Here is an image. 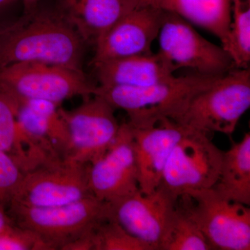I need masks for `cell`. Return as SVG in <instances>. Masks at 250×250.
Listing matches in <instances>:
<instances>
[{"mask_svg":"<svg viewBox=\"0 0 250 250\" xmlns=\"http://www.w3.org/2000/svg\"><path fill=\"white\" fill-rule=\"evenodd\" d=\"M220 76L197 73L182 77L173 75L143 87L99 85L93 95L104 99L115 109L126 112L129 116L128 123L137 126L159 118H169L187 99L209 85Z\"/></svg>","mask_w":250,"mask_h":250,"instance_id":"obj_3","label":"cell"},{"mask_svg":"<svg viewBox=\"0 0 250 250\" xmlns=\"http://www.w3.org/2000/svg\"><path fill=\"white\" fill-rule=\"evenodd\" d=\"M24 6V14L31 12L38 8L39 0H22Z\"/></svg>","mask_w":250,"mask_h":250,"instance_id":"obj_27","label":"cell"},{"mask_svg":"<svg viewBox=\"0 0 250 250\" xmlns=\"http://www.w3.org/2000/svg\"><path fill=\"white\" fill-rule=\"evenodd\" d=\"M6 211L13 223L35 233L50 250H62L108 218L107 202L93 195L54 207L10 205Z\"/></svg>","mask_w":250,"mask_h":250,"instance_id":"obj_4","label":"cell"},{"mask_svg":"<svg viewBox=\"0 0 250 250\" xmlns=\"http://www.w3.org/2000/svg\"><path fill=\"white\" fill-rule=\"evenodd\" d=\"M0 150L9 154L24 174L56 159L24 134L18 124L16 101L1 88Z\"/></svg>","mask_w":250,"mask_h":250,"instance_id":"obj_19","label":"cell"},{"mask_svg":"<svg viewBox=\"0 0 250 250\" xmlns=\"http://www.w3.org/2000/svg\"><path fill=\"white\" fill-rule=\"evenodd\" d=\"M88 188L98 200L112 202L140 191L132 131L121 125L107 149L88 167Z\"/></svg>","mask_w":250,"mask_h":250,"instance_id":"obj_11","label":"cell"},{"mask_svg":"<svg viewBox=\"0 0 250 250\" xmlns=\"http://www.w3.org/2000/svg\"><path fill=\"white\" fill-rule=\"evenodd\" d=\"M12 222L7 211L4 208H0V233L4 229L7 225Z\"/></svg>","mask_w":250,"mask_h":250,"instance_id":"obj_26","label":"cell"},{"mask_svg":"<svg viewBox=\"0 0 250 250\" xmlns=\"http://www.w3.org/2000/svg\"><path fill=\"white\" fill-rule=\"evenodd\" d=\"M100 85L146 86L173 76L177 70L159 52L93 62Z\"/></svg>","mask_w":250,"mask_h":250,"instance_id":"obj_17","label":"cell"},{"mask_svg":"<svg viewBox=\"0 0 250 250\" xmlns=\"http://www.w3.org/2000/svg\"><path fill=\"white\" fill-rule=\"evenodd\" d=\"M13 98L17 106L18 124L24 134L51 156L66 157L68 132L59 105L45 100Z\"/></svg>","mask_w":250,"mask_h":250,"instance_id":"obj_15","label":"cell"},{"mask_svg":"<svg viewBox=\"0 0 250 250\" xmlns=\"http://www.w3.org/2000/svg\"><path fill=\"white\" fill-rule=\"evenodd\" d=\"M96 86L82 70L59 65L21 62L0 67V88L14 98L59 105L73 97L93 96Z\"/></svg>","mask_w":250,"mask_h":250,"instance_id":"obj_5","label":"cell"},{"mask_svg":"<svg viewBox=\"0 0 250 250\" xmlns=\"http://www.w3.org/2000/svg\"><path fill=\"white\" fill-rule=\"evenodd\" d=\"M24 172L14 159L0 150V208L7 210L22 182Z\"/></svg>","mask_w":250,"mask_h":250,"instance_id":"obj_25","label":"cell"},{"mask_svg":"<svg viewBox=\"0 0 250 250\" xmlns=\"http://www.w3.org/2000/svg\"><path fill=\"white\" fill-rule=\"evenodd\" d=\"M93 240L94 250H151L146 243L108 218L97 224L93 229Z\"/></svg>","mask_w":250,"mask_h":250,"instance_id":"obj_23","label":"cell"},{"mask_svg":"<svg viewBox=\"0 0 250 250\" xmlns=\"http://www.w3.org/2000/svg\"><path fill=\"white\" fill-rule=\"evenodd\" d=\"M233 201L250 205V133L223 152L220 176L212 188Z\"/></svg>","mask_w":250,"mask_h":250,"instance_id":"obj_20","label":"cell"},{"mask_svg":"<svg viewBox=\"0 0 250 250\" xmlns=\"http://www.w3.org/2000/svg\"><path fill=\"white\" fill-rule=\"evenodd\" d=\"M0 250H50L35 233L11 222L0 233Z\"/></svg>","mask_w":250,"mask_h":250,"instance_id":"obj_24","label":"cell"},{"mask_svg":"<svg viewBox=\"0 0 250 250\" xmlns=\"http://www.w3.org/2000/svg\"><path fill=\"white\" fill-rule=\"evenodd\" d=\"M84 42L59 11L37 8L0 28V67L39 62L82 70Z\"/></svg>","mask_w":250,"mask_h":250,"instance_id":"obj_1","label":"cell"},{"mask_svg":"<svg viewBox=\"0 0 250 250\" xmlns=\"http://www.w3.org/2000/svg\"><path fill=\"white\" fill-rule=\"evenodd\" d=\"M88 167L69 158L39 166L24 174L10 205L54 207L90 196Z\"/></svg>","mask_w":250,"mask_h":250,"instance_id":"obj_8","label":"cell"},{"mask_svg":"<svg viewBox=\"0 0 250 250\" xmlns=\"http://www.w3.org/2000/svg\"><path fill=\"white\" fill-rule=\"evenodd\" d=\"M158 52L178 70L191 69L205 75H222L234 64L222 46L206 39L184 18L166 12L159 35Z\"/></svg>","mask_w":250,"mask_h":250,"instance_id":"obj_9","label":"cell"},{"mask_svg":"<svg viewBox=\"0 0 250 250\" xmlns=\"http://www.w3.org/2000/svg\"><path fill=\"white\" fill-rule=\"evenodd\" d=\"M225 50L236 68H249L250 0H231V22Z\"/></svg>","mask_w":250,"mask_h":250,"instance_id":"obj_22","label":"cell"},{"mask_svg":"<svg viewBox=\"0 0 250 250\" xmlns=\"http://www.w3.org/2000/svg\"><path fill=\"white\" fill-rule=\"evenodd\" d=\"M187 206L180 197L176 199L160 250H212Z\"/></svg>","mask_w":250,"mask_h":250,"instance_id":"obj_21","label":"cell"},{"mask_svg":"<svg viewBox=\"0 0 250 250\" xmlns=\"http://www.w3.org/2000/svg\"><path fill=\"white\" fill-rule=\"evenodd\" d=\"M178 197L187 206L213 250H250V208L213 188Z\"/></svg>","mask_w":250,"mask_h":250,"instance_id":"obj_7","label":"cell"},{"mask_svg":"<svg viewBox=\"0 0 250 250\" xmlns=\"http://www.w3.org/2000/svg\"><path fill=\"white\" fill-rule=\"evenodd\" d=\"M129 125L139 169L140 191L152 193L159 188L174 146L189 129L168 118L137 126Z\"/></svg>","mask_w":250,"mask_h":250,"instance_id":"obj_14","label":"cell"},{"mask_svg":"<svg viewBox=\"0 0 250 250\" xmlns=\"http://www.w3.org/2000/svg\"><path fill=\"white\" fill-rule=\"evenodd\" d=\"M175 201L161 187L152 193L139 191L107 202L108 218L146 243L151 250H160Z\"/></svg>","mask_w":250,"mask_h":250,"instance_id":"obj_12","label":"cell"},{"mask_svg":"<svg viewBox=\"0 0 250 250\" xmlns=\"http://www.w3.org/2000/svg\"><path fill=\"white\" fill-rule=\"evenodd\" d=\"M139 7L151 6L180 16L210 31L228 45L231 0H138Z\"/></svg>","mask_w":250,"mask_h":250,"instance_id":"obj_18","label":"cell"},{"mask_svg":"<svg viewBox=\"0 0 250 250\" xmlns=\"http://www.w3.org/2000/svg\"><path fill=\"white\" fill-rule=\"evenodd\" d=\"M164 14L161 9L141 6L126 14L95 43L93 63L152 53Z\"/></svg>","mask_w":250,"mask_h":250,"instance_id":"obj_13","label":"cell"},{"mask_svg":"<svg viewBox=\"0 0 250 250\" xmlns=\"http://www.w3.org/2000/svg\"><path fill=\"white\" fill-rule=\"evenodd\" d=\"M59 12L84 42L95 45L118 21L139 8L138 0H59Z\"/></svg>","mask_w":250,"mask_h":250,"instance_id":"obj_16","label":"cell"},{"mask_svg":"<svg viewBox=\"0 0 250 250\" xmlns=\"http://www.w3.org/2000/svg\"><path fill=\"white\" fill-rule=\"evenodd\" d=\"M115 108L98 95L85 98L80 106L66 111L59 108L68 132L66 158L82 164H90L98 159L111 144L121 124Z\"/></svg>","mask_w":250,"mask_h":250,"instance_id":"obj_10","label":"cell"},{"mask_svg":"<svg viewBox=\"0 0 250 250\" xmlns=\"http://www.w3.org/2000/svg\"><path fill=\"white\" fill-rule=\"evenodd\" d=\"M250 106V68L232 69L189 97L168 118L205 134L230 135Z\"/></svg>","mask_w":250,"mask_h":250,"instance_id":"obj_2","label":"cell"},{"mask_svg":"<svg viewBox=\"0 0 250 250\" xmlns=\"http://www.w3.org/2000/svg\"><path fill=\"white\" fill-rule=\"evenodd\" d=\"M16 1V0H0V14L14 4Z\"/></svg>","mask_w":250,"mask_h":250,"instance_id":"obj_28","label":"cell"},{"mask_svg":"<svg viewBox=\"0 0 250 250\" xmlns=\"http://www.w3.org/2000/svg\"><path fill=\"white\" fill-rule=\"evenodd\" d=\"M207 135L189 129L172 149L159 187L173 198L216 184L224 152Z\"/></svg>","mask_w":250,"mask_h":250,"instance_id":"obj_6","label":"cell"}]
</instances>
